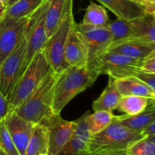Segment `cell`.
<instances>
[{
    "label": "cell",
    "instance_id": "obj_1",
    "mask_svg": "<svg viewBox=\"0 0 155 155\" xmlns=\"http://www.w3.org/2000/svg\"><path fill=\"white\" fill-rule=\"evenodd\" d=\"M87 67L68 66L58 76L54 89L52 112L59 115L64 107L78 94L95 81Z\"/></svg>",
    "mask_w": 155,
    "mask_h": 155
},
{
    "label": "cell",
    "instance_id": "obj_2",
    "mask_svg": "<svg viewBox=\"0 0 155 155\" xmlns=\"http://www.w3.org/2000/svg\"><path fill=\"white\" fill-rule=\"evenodd\" d=\"M58 74L51 68L31 95L14 111L23 119L33 124H41L54 114L53 96Z\"/></svg>",
    "mask_w": 155,
    "mask_h": 155
},
{
    "label": "cell",
    "instance_id": "obj_3",
    "mask_svg": "<svg viewBox=\"0 0 155 155\" xmlns=\"http://www.w3.org/2000/svg\"><path fill=\"white\" fill-rule=\"evenodd\" d=\"M51 69L44 49L37 53L8 97L10 111L15 110L31 95Z\"/></svg>",
    "mask_w": 155,
    "mask_h": 155
},
{
    "label": "cell",
    "instance_id": "obj_4",
    "mask_svg": "<svg viewBox=\"0 0 155 155\" xmlns=\"http://www.w3.org/2000/svg\"><path fill=\"white\" fill-rule=\"evenodd\" d=\"M144 137L145 136L142 132L127 128L114 117L106 128L91 136L89 153L126 151L134 142Z\"/></svg>",
    "mask_w": 155,
    "mask_h": 155
},
{
    "label": "cell",
    "instance_id": "obj_5",
    "mask_svg": "<svg viewBox=\"0 0 155 155\" xmlns=\"http://www.w3.org/2000/svg\"><path fill=\"white\" fill-rule=\"evenodd\" d=\"M73 0H66L61 21L52 36L48 38L44 51L51 69L60 74L68 65L64 59V48L71 26L74 22Z\"/></svg>",
    "mask_w": 155,
    "mask_h": 155
},
{
    "label": "cell",
    "instance_id": "obj_6",
    "mask_svg": "<svg viewBox=\"0 0 155 155\" xmlns=\"http://www.w3.org/2000/svg\"><path fill=\"white\" fill-rule=\"evenodd\" d=\"M48 6V1L45 0L42 4L30 15V21L26 33L27 48L21 75L33 58L39 51L44 49L45 43L48 39L45 30V15Z\"/></svg>",
    "mask_w": 155,
    "mask_h": 155
},
{
    "label": "cell",
    "instance_id": "obj_7",
    "mask_svg": "<svg viewBox=\"0 0 155 155\" xmlns=\"http://www.w3.org/2000/svg\"><path fill=\"white\" fill-rule=\"evenodd\" d=\"M88 51L87 68L91 71L94 78H98L96 65L98 57L107 50L111 43V33L108 27H92L83 24H76Z\"/></svg>",
    "mask_w": 155,
    "mask_h": 155
},
{
    "label": "cell",
    "instance_id": "obj_8",
    "mask_svg": "<svg viewBox=\"0 0 155 155\" xmlns=\"http://www.w3.org/2000/svg\"><path fill=\"white\" fill-rule=\"evenodd\" d=\"M142 61L117 53L104 51L97 59L96 73L98 76L107 74L113 79L135 76L141 71Z\"/></svg>",
    "mask_w": 155,
    "mask_h": 155
},
{
    "label": "cell",
    "instance_id": "obj_9",
    "mask_svg": "<svg viewBox=\"0 0 155 155\" xmlns=\"http://www.w3.org/2000/svg\"><path fill=\"white\" fill-rule=\"evenodd\" d=\"M27 48L26 34L0 65V90L8 98L21 76Z\"/></svg>",
    "mask_w": 155,
    "mask_h": 155
},
{
    "label": "cell",
    "instance_id": "obj_10",
    "mask_svg": "<svg viewBox=\"0 0 155 155\" xmlns=\"http://www.w3.org/2000/svg\"><path fill=\"white\" fill-rule=\"evenodd\" d=\"M29 21L30 16L0 20V65L25 36Z\"/></svg>",
    "mask_w": 155,
    "mask_h": 155
},
{
    "label": "cell",
    "instance_id": "obj_11",
    "mask_svg": "<svg viewBox=\"0 0 155 155\" xmlns=\"http://www.w3.org/2000/svg\"><path fill=\"white\" fill-rule=\"evenodd\" d=\"M41 124L48 129V155L59 154L73 137L77 127L76 120H65L62 119L60 114H52Z\"/></svg>",
    "mask_w": 155,
    "mask_h": 155
},
{
    "label": "cell",
    "instance_id": "obj_12",
    "mask_svg": "<svg viewBox=\"0 0 155 155\" xmlns=\"http://www.w3.org/2000/svg\"><path fill=\"white\" fill-rule=\"evenodd\" d=\"M4 122L18 152L24 155L35 124L23 119L14 110L9 112Z\"/></svg>",
    "mask_w": 155,
    "mask_h": 155
},
{
    "label": "cell",
    "instance_id": "obj_13",
    "mask_svg": "<svg viewBox=\"0 0 155 155\" xmlns=\"http://www.w3.org/2000/svg\"><path fill=\"white\" fill-rule=\"evenodd\" d=\"M76 24L77 23L74 21L67 39L64 48L65 61L68 66L87 67V48Z\"/></svg>",
    "mask_w": 155,
    "mask_h": 155
},
{
    "label": "cell",
    "instance_id": "obj_14",
    "mask_svg": "<svg viewBox=\"0 0 155 155\" xmlns=\"http://www.w3.org/2000/svg\"><path fill=\"white\" fill-rule=\"evenodd\" d=\"M111 11L117 18L132 21L150 15V8L133 0H97Z\"/></svg>",
    "mask_w": 155,
    "mask_h": 155
},
{
    "label": "cell",
    "instance_id": "obj_15",
    "mask_svg": "<svg viewBox=\"0 0 155 155\" xmlns=\"http://www.w3.org/2000/svg\"><path fill=\"white\" fill-rule=\"evenodd\" d=\"M155 50V45L136 38H128L113 42L106 51L117 53L133 58L143 60Z\"/></svg>",
    "mask_w": 155,
    "mask_h": 155
},
{
    "label": "cell",
    "instance_id": "obj_16",
    "mask_svg": "<svg viewBox=\"0 0 155 155\" xmlns=\"http://www.w3.org/2000/svg\"><path fill=\"white\" fill-rule=\"evenodd\" d=\"M87 113L76 120L75 132L66 146L57 155H88L89 142L92 134L88 129L86 122Z\"/></svg>",
    "mask_w": 155,
    "mask_h": 155
},
{
    "label": "cell",
    "instance_id": "obj_17",
    "mask_svg": "<svg viewBox=\"0 0 155 155\" xmlns=\"http://www.w3.org/2000/svg\"><path fill=\"white\" fill-rule=\"evenodd\" d=\"M114 83L122 96L136 95L154 99V93L149 86L135 76L114 79Z\"/></svg>",
    "mask_w": 155,
    "mask_h": 155
},
{
    "label": "cell",
    "instance_id": "obj_18",
    "mask_svg": "<svg viewBox=\"0 0 155 155\" xmlns=\"http://www.w3.org/2000/svg\"><path fill=\"white\" fill-rule=\"evenodd\" d=\"M114 119L124 127L136 131L142 132L155 121V101L142 113L138 114L114 116Z\"/></svg>",
    "mask_w": 155,
    "mask_h": 155
},
{
    "label": "cell",
    "instance_id": "obj_19",
    "mask_svg": "<svg viewBox=\"0 0 155 155\" xmlns=\"http://www.w3.org/2000/svg\"><path fill=\"white\" fill-rule=\"evenodd\" d=\"M121 98L122 95L115 86L114 79L109 77L108 85L101 95L93 102L92 109L94 111L103 110L112 112L117 109Z\"/></svg>",
    "mask_w": 155,
    "mask_h": 155
},
{
    "label": "cell",
    "instance_id": "obj_20",
    "mask_svg": "<svg viewBox=\"0 0 155 155\" xmlns=\"http://www.w3.org/2000/svg\"><path fill=\"white\" fill-rule=\"evenodd\" d=\"M132 37L142 39L155 45V19L153 15H146L130 21Z\"/></svg>",
    "mask_w": 155,
    "mask_h": 155
},
{
    "label": "cell",
    "instance_id": "obj_21",
    "mask_svg": "<svg viewBox=\"0 0 155 155\" xmlns=\"http://www.w3.org/2000/svg\"><path fill=\"white\" fill-rule=\"evenodd\" d=\"M48 132L44 124H35L24 155L48 154Z\"/></svg>",
    "mask_w": 155,
    "mask_h": 155
},
{
    "label": "cell",
    "instance_id": "obj_22",
    "mask_svg": "<svg viewBox=\"0 0 155 155\" xmlns=\"http://www.w3.org/2000/svg\"><path fill=\"white\" fill-rule=\"evenodd\" d=\"M45 15V30L48 38L51 37L61 21L66 0H48Z\"/></svg>",
    "mask_w": 155,
    "mask_h": 155
},
{
    "label": "cell",
    "instance_id": "obj_23",
    "mask_svg": "<svg viewBox=\"0 0 155 155\" xmlns=\"http://www.w3.org/2000/svg\"><path fill=\"white\" fill-rule=\"evenodd\" d=\"M154 101V99L136 95L122 96L117 109L126 115L131 116L143 112Z\"/></svg>",
    "mask_w": 155,
    "mask_h": 155
},
{
    "label": "cell",
    "instance_id": "obj_24",
    "mask_svg": "<svg viewBox=\"0 0 155 155\" xmlns=\"http://www.w3.org/2000/svg\"><path fill=\"white\" fill-rule=\"evenodd\" d=\"M45 0H18L6 8L5 17L20 18L30 16Z\"/></svg>",
    "mask_w": 155,
    "mask_h": 155
},
{
    "label": "cell",
    "instance_id": "obj_25",
    "mask_svg": "<svg viewBox=\"0 0 155 155\" xmlns=\"http://www.w3.org/2000/svg\"><path fill=\"white\" fill-rule=\"evenodd\" d=\"M82 24L92 27H105L108 24V16L105 8L94 2H90L86 10Z\"/></svg>",
    "mask_w": 155,
    "mask_h": 155
},
{
    "label": "cell",
    "instance_id": "obj_26",
    "mask_svg": "<svg viewBox=\"0 0 155 155\" xmlns=\"http://www.w3.org/2000/svg\"><path fill=\"white\" fill-rule=\"evenodd\" d=\"M114 115L112 112L97 110L93 114L88 112L86 117V122L88 129L92 135L99 133L104 130L113 121Z\"/></svg>",
    "mask_w": 155,
    "mask_h": 155
},
{
    "label": "cell",
    "instance_id": "obj_27",
    "mask_svg": "<svg viewBox=\"0 0 155 155\" xmlns=\"http://www.w3.org/2000/svg\"><path fill=\"white\" fill-rule=\"evenodd\" d=\"M107 27L111 33V43L132 37V27L130 21H125L117 18L114 21L108 23Z\"/></svg>",
    "mask_w": 155,
    "mask_h": 155
},
{
    "label": "cell",
    "instance_id": "obj_28",
    "mask_svg": "<svg viewBox=\"0 0 155 155\" xmlns=\"http://www.w3.org/2000/svg\"><path fill=\"white\" fill-rule=\"evenodd\" d=\"M127 155H155V145L145 137L136 141L126 150Z\"/></svg>",
    "mask_w": 155,
    "mask_h": 155
},
{
    "label": "cell",
    "instance_id": "obj_29",
    "mask_svg": "<svg viewBox=\"0 0 155 155\" xmlns=\"http://www.w3.org/2000/svg\"><path fill=\"white\" fill-rule=\"evenodd\" d=\"M0 148L8 155H21L11 137L4 121L0 123Z\"/></svg>",
    "mask_w": 155,
    "mask_h": 155
},
{
    "label": "cell",
    "instance_id": "obj_30",
    "mask_svg": "<svg viewBox=\"0 0 155 155\" xmlns=\"http://www.w3.org/2000/svg\"><path fill=\"white\" fill-rule=\"evenodd\" d=\"M140 70L143 72L155 74V50L142 61Z\"/></svg>",
    "mask_w": 155,
    "mask_h": 155
},
{
    "label": "cell",
    "instance_id": "obj_31",
    "mask_svg": "<svg viewBox=\"0 0 155 155\" xmlns=\"http://www.w3.org/2000/svg\"><path fill=\"white\" fill-rule=\"evenodd\" d=\"M135 77L140 79L149 86L150 89L152 90L153 93H154L155 99V74H150V73L143 72V71H140L135 74Z\"/></svg>",
    "mask_w": 155,
    "mask_h": 155
},
{
    "label": "cell",
    "instance_id": "obj_32",
    "mask_svg": "<svg viewBox=\"0 0 155 155\" xmlns=\"http://www.w3.org/2000/svg\"><path fill=\"white\" fill-rule=\"evenodd\" d=\"M9 112H10V106H9L8 100L0 90V123L5 120Z\"/></svg>",
    "mask_w": 155,
    "mask_h": 155
},
{
    "label": "cell",
    "instance_id": "obj_33",
    "mask_svg": "<svg viewBox=\"0 0 155 155\" xmlns=\"http://www.w3.org/2000/svg\"><path fill=\"white\" fill-rule=\"evenodd\" d=\"M88 155H127L126 151H104V152L89 153Z\"/></svg>",
    "mask_w": 155,
    "mask_h": 155
},
{
    "label": "cell",
    "instance_id": "obj_34",
    "mask_svg": "<svg viewBox=\"0 0 155 155\" xmlns=\"http://www.w3.org/2000/svg\"><path fill=\"white\" fill-rule=\"evenodd\" d=\"M144 136H151V135H155V121L152 123L150 126H148L145 130L142 131Z\"/></svg>",
    "mask_w": 155,
    "mask_h": 155
},
{
    "label": "cell",
    "instance_id": "obj_35",
    "mask_svg": "<svg viewBox=\"0 0 155 155\" xmlns=\"http://www.w3.org/2000/svg\"><path fill=\"white\" fill-rule=\"evenodd\" d=\"M6 12V7L1 1H0V20L2 19L5 17Z\"/></svg>",
    "mask_w": 155,
    "mask_h": 155
},
{
    "label": "cell",
    "instance_id": "obj_36",
    "mask_svg": "<svg viewBox=\"0 0 155 155\" xmlns=\"http://www.w3.org/2000/svg\"><path fill=\"white\" fill-rule=\"evenodd\" d=\"M147 138L149 141H151L153 144L155 145V135H151V136H147Z\"/></svg>",
    "mask_w": 155,
    "mask_h": 155
},
{
    "label": "cell",
    "instance_id": "obj_37",
    "mask_svg": "<svg viewBox=\"0 0 155 155\" xmlns=\"http://www.w3.org/2000/svg\"><path fill=\"white\" fill-rule=\"evenodd\" d=\"M17 1H18V0H8L7 3H6V5H5L6 8H7L8 7V6L12 5V4H14V3H15V2H16Z\"/></svg>",
    "mask_w": 155,
    "mask_h": 155
},
{
    "label": "cell",
    "instance_id": "obj_38",
    "mask_svg": "<svg viewBox=\"0 0 155 155\" xmlns=\"http://www.w3.org/2000/svg\"><path fill=\"white\" fill-rule=\"evenodd\" d=\"M145 4L151 5L155 6V0H146Z\"/></svg>",
    "mask_w": 155,
    "mask_h": 155
},
{
    "label": "cell",
    "instance_id": "obj_39",
    "mask_svg": "<svg viewBox=\"0 0 155 155\" xmlns=\"http://www.w3.org/2000/svg\"><path fill=\"white\" fill-rule=\"evenodd\" d=\"M133 1L137 2H139V3H142V4H145V2H146V0H133Z\"/></svg>",
    "mask_w": 155,
    "mask_h": 155
},
{
    "label": "cell",
    "instance_id": "obj_40",
    "mask_svg": "<svg viewBox=\"0 0 155 155\" xmlns=\"http://www.w3.org/2000/svg\"><path fill=\"white\" fill-rule=\"evenodd\" d=\"M0 155H8V154H6V153L2 149H1V148H0Z\"/></svg>",
    "mask_w": 155,
    "mask_h": 155
},
{
    "label": "cell",
    "instance_id": "obj_41",
    "mask_svg": "<svg viewBox=\"0 0 155 155\" xmlns=\"http://www.w3.org/2000/svg\"><path fill=\"white\" fill-rule=\"evenodd\" d=\"M0 1H1L2 2L3 4L5 5L6 3H7V2H8V0H0ZM5 7H6V6H5Z\"/></svg>",
    "mask_w": 155,
    "mask_h": 155
},
{
    "label": "cell",
    "instance_id": "obj_42",
    "mask_svg": "<svg viewBox=\"0 0 155 155\" xmlns=\"http://www.w3.org/2000/svg\"><path fill=\"white\" fill-rule=\"evenodd\" d=\"M40 155H48V154H40Z\"/></svg>",
    "mask_w": 155,
    "mask_h": 155
},
{
    "label": "cell",
    "instance_id": "obj_43",
    "mask_svg": "<svg viewBox=\"0 0 155 155\" xmlns=\"http://www.w3.org/2000/svg\"><path fill=\"white\" fill-rule=\"evenodd\" d=\"M154 19H155V16H154Z\"/></svg>",
    "mask_w": 155,
    "mask_h": 155
}]
</instances>
